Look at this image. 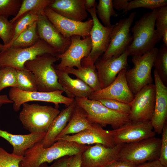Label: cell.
<instances>
[{
	"label": "cell",
	"instance_id": "obj_1",
	"mask_svg": "<svg viewBox=\"0 0 167 167\" xmlns=\"http://www.w3.org/2000/svg\"><path fill=\"white\" fill-rule=\"evenodd\" d=\"M90 145L72 142L58 140L50 146L44 148L40 142L36 143L25 153L20 167H39L66 156L82 153Z\"/></svg>",
	"mask_w": 167,
	"mask_h": 167
},
{
	"label": "cell",
	"instance_id": "obj_2",
	"mask_svg": "<svg viewBox=\"0 0 167 167\" xmlns=\"http://www.w3.org/2000/svg\"><path fill=\"white\" fill-rule=\"evenodd\" d=\"M159 8L145 13L131 28L132 41L126 49L129 56H141L155 47L161 39L155 28Z\"/></svg>",
	"mask_w": 167,
	"mask_h": 167
},
{
	"label": "cell",
	"instance_id": "obj_3",
	"mask_svg": "<svg viewBox=\"0 0 167 167\" xmlns=\"http://www.w3.org/2000/svg\"><path fill=\"white\" fill-rule=\"evenodd\" d=\"M60 60L57 56L46 54L26 62V69L34 75L37 91L51 92L62 90L66 93L58 82L53 64Z\"/></svg>",
	"mask_w": 167,
	"mask_h": 167
},
{
	"label": "cell",
	"instance_id": "obj_4",
	"mask_svg": "<svg viewBox=\"0 0 167 167\" xmlns=\"http://www.w3.org/2000/svg\"><path fill=\"white\" fill-rule=\"evenodd\" d=\"M19 119L23 128L30 134H46L52 121L60 111L50 105L22 104Z\"/></svg>",
	"mask_w": 167,
	"mask_h": 167
},
{
	"label": "cell",
	"instance_id": "obj_5",
	"mask_svg": "<svg viewBox=\"0 0 167 167\" xmlns=\"http://www.w3.org/2000/svg\"><path fill=\"white\" fill-rule=\"evenodd\" d=\"M0 69L10 67L16 70H27L25 63L37 57L49 54L57 56L59 54L43 40L40 39L34 45L27 48H9L1 51Z\"/></svg>",
	"mask_w": 167,
	"mask_h": 167
},
{
	"label": "cell",
	"instance_id": "obj_6",
	"mask_svg": "<svg viewBox=\"0 0 167 167\" xmlns=\"http://www.w3.org/2000/svg\"><path fill=\"white\" fill-rule=\"evenodd\" d=\"M161 139L155 136L125 143L120 151L118 160L135 165L158 160Z\"/></svg>",
	"mask_w": 167,
	"mask_h": 167
},
{
	"label": "cell",
	"instance_id": "obj_7",
	"mask_svg": "<svg viewBox=\"0 0 167 167\" xmlns=\"http://www.w3.org/2000/svg\"><path fill=\"white\" fill-rule=\"evenodd\" d=\"M75 100L77 105L86 112L91 122L102 127L110 125L114 129L130 121L129 114L111 110L98 100L87 98H75Z\"/></svg>",
	"mask_w": 167,
	"mask_h": 167
},
{
	"label": "cell",
	"instance_id": "obj_8",
	"mask_svg": "<svg viewBox=\"0 0 167 167\" xmlns=\"http://www.w3.org/2000/svg\"><path fill=\"white\" fill-rule=\"evenodd\" d=\"M158 49L155 47L141 56H132L133 66L126 70V78L134 95L145 86L153 83L151 71Z\"/></svg>",
	"mask_w": 167,
	"mask_h": 167
},
{
	"label": "cell",
	"instance_id": "obj_9",
	"mask_svg": "<svg viewBox=\"0 0 167 167\" xmlns=\"http://www.w3.org/2000/svg\"><path fill=\"white\" fill-rule=\"evenodd\" d=\"M96 5L92 8L86 10L90 14L93 21L90 32L92 47L89 54L81 61L83 67L94 66L99 57L106 51L109 44L114 25L112 24L111 27H106L101 23L96 14Z\"/></svg>",
	"mask_w": 167,
	"mask_h": 167
},
{
	"label": "cell",
	"instance_id": "obj_10",
	"mask_svg": "<svg viewBox=\"0 0 167 167\" xmlns=\"http://www.w3.org/2000/svg\"><path fill=\"white\" fill-rule=\"evenodd\" d=\"M63 92L62 90L51 92H28L12 87L9 91L8 97L13 102V109L16 112L19 110L23 104L32 101L52 103L54 104L55 108L58 109L59 104H63L67 106L75 101V98L64 96L62 94Z\"/></svg>",
	"mask_w": 167,
	"mask_h": 167
},
{
	"label": "cell",
	"instance_id": "obj_11",
	"mask_svg": "<svg viewBox=\"0 0 167 167\" xmlns=\"http://www.w3.org/2000/svg\"><path fill=\"white\" fill-rule=\"evenodd\" d=\"M136 14L133 12L127 17L121 19L114 24L109 46L102 58L118 57L126 51L133 40L130 28Z\"/></svg>",
	"mask_w": 167,
	"mask_h": 167
},
{
	"label": "cell",
	"instance_id": "obj_12",
	"mask_svg": "<svg viewBox=\"0 0 167 167\" xmlns=\"http://www.w3.org/2000/svg\"><path fill=\"white\" fill-rule=\"evenodd\" d=\"M110 131L115 145L134 142L154 137L156 133L150 121L130 120Z\"/></svg>",
	"mask_w": 167,
	"mask_h": 167
},
{
	"label": "cell",
	"instance_id": "obj_13",
	"mask_svg": "<svg viewBox=\"0 0 167 167\" xmlns=\"http://www.w3.org/2000/svg\"><path fill=\"white\" fill-rule=\"evenodd\" d=\"M81 38L76 35L71 37V43L69 47L58 56L61 61L54 66L55 69L61 70L66 68L75 67L79 69L82 67L81 61L89 54L92 44L90 36L84 39Z\"/></svg>",
	"mask_w": 167,
	"mask_h": 167
},
{
	"label": "cell",
	"instance_id": "obj_14",
	"mask_svg": "<svg viewBox=\"0 0 167 167\" xmlns=\"http://www.w3.org/2000/svg\"><path fill=\"white\" fill-rule=\"evenodd\" d=\"M155 100V85L148 84L139 90L130 103V120L134 122L151 121L153 113Z\"/></svg>",
	"mask_w": 167,
	"mask_h": 167
},
{
	"label": "cell",
	"instance_id": "obj_15",
	"mask_svg": "<svg viewBox=\"0 0 167 167\" xmlns=\"http://www.w3.org/2000/svg\"><path fill=\"white\" fill-rule=\"evenodd\" d=\"M45 15L65 37L70 38L79 36L84 39L90 36L93 21L92 19L79 22L65 18L57 13L49 6L45 11Z\"/></svg>",
	"mask_w": 167,
	"mask_h": 167
},
{
	"label": "cell",
	"instance_id": "obj_16",
	"mask_svg": "<svg viewBox=\"0 0 167 167\" xmlns=\"http://www.w3.org/2000/svg\"><path fill=\"white\" fill-rule=\"evenodd\" d=\"M124 144L112 148L101 144L90 146L82 153L81 167H106L118 160V155Z\"/></svg>",
	"mask_w": 167,
	"mask_h": 167
},
{
	"label": "cell",
	"instance_id": "obj_17",
	"mask_svg": "<svg viewBox=\"0 0 167 167\" xmlns=\"http://www.w3.org/2000/svg\"><path fill=\"white\" fill-rule=\"evenodd\" d=\"M126 68L121 70L112 83L105 88L93 92L88 99L95 100L111 99L131 103L134 95L130 89L126 79Z\"/></svg>",
	"mask_w": 167,
	"mask_h": 167
},
{
	"label": "cell",
	"instance_id": "obj_18",
	"mask_svg": "<svg viewBox=\"0 0 167 167\" xmlns=\"http://www.w3.org/2000/svg\"><path fill=\"white\" fill-rule=\"evenodd\" d=\"M129 56L126 50L118 57L98 59L95 63L101 89L109 86L114 80L119 72L127 66Z\"/></svg>",
	"mask_w": 167,
	"mask_h": 167
},
{
	"label": "cell",
	"instance_id": "obj_19",
	"mask_svg": "<svg viewBox=\"0 0 167 167\" xmlns=\"http://www.w3.org/2000/svg\"><path fill=\"white\" fill-rule=\"evenodd\" d=\"M100 125L94 124L88 129L72 135H69L58 138V140L72 142L83 145L101 144L112 148L114 144L110 130L104 129Z\"/></svg>",
	"mask_w": 167,
	"mask_h": 167
},
{
	"label": "cell",
	"instance_id": "obj_20",
	"mask_svg": "<svg viewBox=\"0 0 167 167\" xmlns=\"http://www.w3.org/2000/svg\"><path fill=\"white\" fill-rule=\"evenodd\" d=\"M37 28L39 38L59 54L64 53L70 46L71 38H65L62 36L45 15H38Z\"/></svg>",
	"mask_w": 167,
	"mask_h": 167
},
{
	"label": "cell",
	"instance_id": "obj_21",
	"mask_svg": "<svg viewBox=\"0 0 167 167\" xmlns=\"http://www.w3.org/2000/svg\"><path fill=\"white\" fill-rule=\"evenodd\" d=\"M155 100L153 113L150 121L155 133H161L167 118V86L162 82L154 70Z\"/></svg>",
	"mask_w": 167,
	"mask_h": 167
},
{
	"label": "cell",
	"instance_id": "obj_22",
	"mask_svg": "<svg viewBox=\"0 0 167 167\" xmlns=\"http://www.w3.org/2000/svg\"><path fill=\"white\" fill-rule=\"evenodd\" d=\"M84 2L85 0H54L49 7L65 18L83 22L88 15Z\"/></svg>",
	"mask_w": 167,
	"mask_h": 167
},
{
	"label": "cell",
	"instance_id": "obj_23",
	"mask_svg": "<svg viewBox=\"0 0 167 167\" xmlns=\"http://www.w3.org/2000/svg\"><path fill=\"white\" fill-rule=\"evenodd\" d=\"M58 82L65 90L68 97L88 98L93 90L79 78L73 79L63 70L55 69Z\"/></svg>",
	"mask_w": 167,
	"mask_h": 167
},
{
	"label": "cell",
	"instance_id": "obj_24",
	"mask_svg": "<svg viewBox=\"0 0 167 167\" xmlns=\"http://www.w3.org/2000/svg\"><path fill=\"white\" fill-rule=\"evenodd\" d=\"M76 105L75 100L71 105L62 110L52 121L45 135L40 141L43 147L48 148L55 142L56 138L68 122Z\"/></svg>",
	"mask_w": 167,
	"mask_h": 167
},
{
	"label": "cell",
	"instance_id": "obj_25",
	"mask_svg": "<svg viewBox=\"0 0 167 167\" xmlns=\"http://www.w3.org/2000/svg\"><path fill=\"white\" fill-rule=\"evenodd\" d=\"M46 134L15 135L0 129V137L7 141L12 146V153L23 156L26 151L36 143L40 142Z\"/></svg>",
	"mask_w": 167,
	"mask_h": 167
},
{
	"label": "cell",
	"instance_id": "obj_26",
	"mask_svg": "<svg viewBox=\"0 0 167 167\" xmlns=\"http://www.w3.org/2000/svg\"><path fill=\"white\" fill-rule=\"evenodd\" d=\"M94 124L89 120L85 110L77 104L68 122L56 139L88 129Z\"/></svg>",
	"mask_w": 167,
	"mask_h": 167
},
{
	"label": "cell",
	"instance_id": "obj_27",
	"mask_svg": "<svg viewBox=\"0 0 167 167\" xmlns=\"http://www.w3.org/2000/svg\"><path fill=\"white\" fill-rule=\"evenodd\" d=\"M68 74L74 75L83 81L93 90L94 92L101 89L95 65L82 66L80 68H66L63 69Z\"/></svg>",
	"mask_w": 167,
	"mask_h": 167
},
{
	"label": "cell",
	"instance_id": "obj_28",
	"mask_svg": "<svg viewBox=\"0 0 167 167\" xmlns=\"http://www.w3.org/2000/svg\"><path fill=\"white\" fill-rule=\"evenodd\" d=\"M40 39L36 21L30 25L10 44L5 47L2 46L1 51L9 48L29 47L35 44Z\"/></svg>",
	"mask_w": 167,
	"mask_h": 167
},
{
	"label": "cell",
	"instance_id": "obj_29",
	"mask_svg": "<svg viewBox=\"0 0 167 167\" xmlns=\"http://www.w3.org/2000/svg\"><path fill=\"white\" fill-rule=\"evenodd\" d=\"M54 0H24L16 14L10 22L14 23L26 13L32 11L37 15H45L46 9L52 3Z\"/></svg>",
	"mask_w": 167,
	"mask_h": 167
},
{
	"label": "cell",
	"instance_id": "obj_30",
	"mask_svg": "<svg viewBox=\"0 0 167 167\" xmlns=\"http://www.w3.org/2000/svg\"><path fill=\"white\" fill-rule=\"evenodd\" d=\"M153 66L162 82L167 86V46L163 44L158 49Z\"/></svg>",
	"mask_w": 167,
	"mask_h": 167
},
{
	"label": "cell",
	"instance_id": "obj_31",
	"mask_svg": "<svg viewBox=\"0 0 167 167\" xmlns=\"http://www.w3.org/2000/svg\"><path fill=\"white\" fill-rule=\"evenodd\" d=\"M96 12L99 18L106 27H111L110 17L118 15L115 11L112 0H99L96 6Z\"/></svg>",
	"mask_w": 167,
	"mask_h": 167
},
{
	"label": "cell",
	"instance_id": "obj_32",
	"mask_svg": "<svg viewBox=\"0 0 167 167\" xmlns=\"http://www.w3.org/2000/svg\"><path fill=\"white\" fill-rule=\"evenodd\" d=\"M16 70L17 88L28 92L38 91L33 74L27 70Z\"/></svg>",
	"mask_w": 167,
	"mask_h": 167
},
{
	"label": "cell",
	"instance_id": "obj_33",
	"mask_svg": "<svg viewBox=\"0 0 167 167\" xmlns=\"http://www.w3.org/2000/svg\"><path fill=\"white\" fill-rule=\"evenodd\" d=\"M38 15L32 11L28 12L15 21L14 23L13 33L12 39L10 43L7 46L12 43L19 35L30 25L37 21Z\"/></svg>",
	"mask_w": 167,
	"mask_h": 167
},
{
	"label": "cell",
	"instance_id": "obj_34",
	"mask_svg": "<svg viewBox=\"0 0 167 167\" xmlns=\"http://www.w3.org/2000/svg\"><path fill=\"white\" fill-rule=\"evenodd\" d=\"M17 87L16 69L10 67L0 69V92L6 88Z\"/></svg>",
	"mask_w": 167,
	"mask_h": 167
},
{
	"label": "cell",
	"instance_id": "obj_35",
	"mask_svg": "<svg viewBox=\"0 0 167 167\" xmlns=\"http://www.w3.org/2000/svg\"><path fill=\"white\" fill-rule=\"evenodd\" d=\"M166 6L167 0H130L126 11L139 8H144L152 10Z\"/></svg>",
	"mask_w": 167,
	"mask_h": 167
},
{
	"label": "cell",
	"instance_id": "obj_36",
	"mask_svg": "<svg viewBox=\"0 0 167 167\" xmlns=\"http://www.w3.org/2000/svg\"><path fill=\"white\" fill-rule=\"evenodd\" d=\"M23 0H0V17L8 18L15 16L18 13Z\"/></svg>",
	"mask_w": 167,
	"mask_h": 167
},
{
	"label": "cell",
	"instance_id": "obj_37",
	"mask_svg": "<svg viewBox=\"0 0 167 167\" xmlns=\"http://www.w3.org/2000/svg\"><path fill=\"white\" fill-rule=\"evenodd\" d=\"M14 28V23L10 22L7 18L0 17V38L3 42V46H6L11 42Z\"/></svg>",
	"mask_w": 167,
	"mask_h": 167
},
{
	"label": "cell",
	"instance_id": "obj_38",
	"mask_svg": "<svg viewBox=\"0 0 167 167\" xmlns=\"http://www.w3.org/2000/svg\"><path fill=\"white\" fill-rule=\"evenodd\" d=\"M23 158L8 152L0 146V167H20Z\"/></svg>",
	"mask_w": 167,
	"mask_h": 167
},
{
	"label": "cell",
	"instance_id": "obj_39",
	"mask_svg": "<svg viewBox=\"0 0 167 167\" xmlns=\"http://www.w3.org/2000/svg\"><path fill=\"white\" fill-rule=\"evenodd\" d=\"M98 101L107 108L116 112L129 115L130 113V104L111 99H102Z\"/></svg>",
	"mask_w": 167,
	"mask_h": 167
},
{
	"label": "cell",
	"instance_id": "obj_40",
	"mask_svg": "<svg viewBox=\"0 0 167 167\" xmlns=\"http://www.w3.org/2000/svg\"><path fill=\"white\" fill-rule=\"evenodd\" d=\"M156 30L161 37L167 30V6L159 8L155 23Z\"/></svg>",
	"mask_w": 167,
	"mask_h": 167
},
{
	"label": "cell",
	"instance_id": "obj_41",
	"mask_svg": "<svg viewBox=\"0 0 167 167\" xmlns=\"http://www.w3.org/2000/svg\"><path fill=\"white\" fill-rule=\"evenodd\" d=\"M160 153L158 160L161 165L167 167V122L165 123L161 133Z\"/></svg>",
	"mask_w": 167,
	"mask_h": 167
},
{
	"label": "cell",
	"instance_id": "obj_42",
	"mask_svg": "<svg viewBox=\"0 0 167 167\" xmlns=\"http://www.w3.org/2000/svg\"><path fill=\"white\" fill-rule=\"evenodd\" d=\"M73 156H66L55 160L51 165H49L47 163L41 164L39 167H67Z\"/></svg>",
	"mask_w": 167,
	"mask_h": 167
},
{
	"label": "cell",
	"instance_id": "obj_43",
	"mask_svg": "<svg viewBox=\"0 0 167 167\" xmlns=\"http://www.w3.org/2000/svg\"><path fill=\"white\" fill-rule=\"evenodd\" d=\"M130 0H113V4L114 8L120 11L122 10L123 13L127 12L126 9Z\"/></svg>",
	"mask_w": 167,
	"mask_h": 167
},
{
	"label": "cell",
	"instance_id": "obj_44",
	"mask_svg": "<svg viewBox=\"0 0 167 167\" xmlns=\"http://www.w3.org/2000/svg\"><path fill=\"white\" fill-rule=\"evenodd\" d=\"M82 153L73 156L67 167H81Z\"/></svg>",
	"mask_w": 167,
	"mask_h": 167
},
{
	"label": "cell",
	"instance_id": "obj_45",
	"mask_svg": "<svg viewBox=\"0 0 167 167\" xmlns=\"http://www.w3.org/2000/svg\"><path fill=\"white\" fill-rule=\"evenodd\" d=\"M106 167H139V166L124 161L117 160Z\"/></svg>",
	"mask_w": 167,
	"mask_h": 167
},
{
	"label": "cell",
	"instance_id": "obj_46",
	"mask_svg": "<svg viewBox=\"0 0 167 167\" xmlns=\"http://www.w3.org/2000/svg\"><path fill=\"white\" fill-rule=\"evenodd\" d=\"M139 167H165L158 160L146 162L139 165Z\"/></svg>",
	"mask_w": 167,
	"mask_h": 167
},
{
	"label": "cell",
	"instance_id": "obj_47",
	"mask_svg": "<svg viewBox=\"0 0 167 167\" xmlns=\"http://www.w3.org/2000/svg\"><path fill=\"white\" fill-rule=\"evenodd\" d=\"M10 103H13V102L7 95L0 94V108L3 105Z\"/></svg>",
	"mask_w": 167,
	"mask_h": 167
},
{
	"label": "cell",
	"instance_id": "obj_48",
	"mask_svg": "<svg viewBox=\"0 0 167 167\" xmlns=\"http://www.w3.org/2000/svg\"><path fill=\"white\" fill-rule=\"evenodd\" d=\"M96 4L95 0H85L84 6L86 10L92 8Z\"/></svg>",
	"mask_w": 167,
	"mask_h": 167
},
{
	"label": "cell",
	"instance_id": "obj_49",
	"mask_svg": "<svg viewBox=\"0 0 167 167\" xmlns=\"http://www.w3.org/2000/svg\"><path fill=\"white\" fill-rule=\"evenodd\" d=\"M161 39H162L164 44L167 46V30L163 33Z\"/></svg>",
	"mask_w": 167,
	"mask_h": 167
},
{
	"label": "cell",
	"instance_id": "obj_50",
	"mask_svg": "<svg viewBox=\"0 0 167 167\" xmlns=\"http://www.w3.org/2000/svg\"><path fill=\"white\" fill-rule=\"evenodd\" d=\"M2 45H3L0 43V51H1Z\"/></svg>",
	"mask_w": 167,
	"mask_h": 167
}]
</instances>
